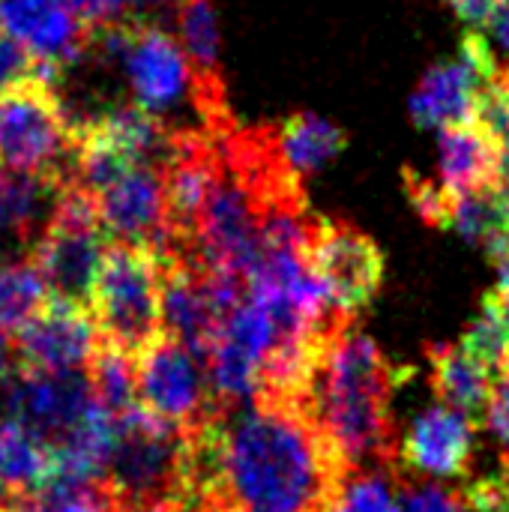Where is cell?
<instances>
[{
	"label": "cell",
	"mask_w": 509,
	"mask_h": 512,
	"mask_svg": "<svg viewBox=\"0 0 509 512\" xmlns=\"http://www.w3.org/2000/svg\"><path fill=\"white\" fill-rule=\"evenodd\" d=\"M90 48L99 51V60L120 66L132 105L162 123L168 114L189 105L198 126V78L177 33L153 18H135L93 30Z\"/></svg>",
	"instance_id": "obj_3"
},
{
	"label": "cell",
	"mask_w": 509,
	"mask_h": 512,
	"mask_svg": "<svg viewBox=\"0 0 509 512\" xmlns=\"http://www.w3.org/2000/svg\"><path fill=\"white\" fill-rule=\"evenodd\" d=\"M0 30L54 75L78 63L93 42V30L66 0H0Z\"/></svg>",
	"instance_id": "obj_13"
},
{
	"label": "cell",
	"mask_w": 509,
	"mask_h": 512,
	"mask_svg": "<svg viewBox=\"0 0 509 512\" xmlns=\"http://www.w3.org/2000/svg\"><path fill=\"white\" fill-rule=\"evenodd\" d=\"M483 423L492 429V435L507 447L509 453V357L492 375V396H489Z\"/></svg>",
	"instance_id": "obj_28"
},
{
	"label": "cell",
	"mask_w": 509,
	"mask_h": 512,
	"mask_svg": "<svg viewBox=\"0 0 509 512\" xmlns=\"http://www.w3.org/2000/svg\"><path fill=\"white\" fill-rule=\"evenodd\" d=\"M18 512H114V501H111L105 483L99 480L87 489L54 492V495H39V498L21 501Z\"/></svg>",
	"instance_id": "obj_23"
},
{
	"label": "cell",
	"mask_w": 509,
	"mask_h": 512,
	"mask_svg": "<svg viewBox=\"0 0 509 512\" xmlns=\"http://www.w3.org/2000/svg\"><path fill=\"white\" fill-rule=\"evenodd\" d=\"M75 15L90 27H108V24H120V21H135V18H147L144 9L150 6V0H66Z\"/></svg>",
	"instance_id": "obj_25"
},
{
	"label": "cell",
	"mask_w": 509,
	"mask_h": 512,
	"mask_svg": "<svg viewBox=\"0 0 509 512\" xmlns=\"http://www.w3.org/2000/svg\"><path fill=\"white\" fill-rule=\"evenodd\" d=\"M51 453L9 414H0V501L18 504L48 492Z\"/></svg>",
	"instance_id": "obj_17"
},
{
	"label": "cell",
	"mask_w": 509,
	"mask_h": 512,
	"mask_svg": "<svg viewBox=\"0 0 509 512\" xmlns=\"http://www.w3.org/2000/svg\"><path fill=\"white\" fill-rule=\"evenodd\" d=\"M9 510V504H3V501H0V512H6Z\"/></svg>",
	"instance_id": "obj_34"
},
{
	"label": "cell",
	"mask_w": 509,
	"mask_h": 512,
	"mask_svg": "<svg viewBox=\"0 0 509 512\" xmlns=\"http://www.w3.org/2000/svg\"><path fill=\"white\" fill-rule=\"evenodd\" d=\"M87 378L93 387L96 402L111 414V417H123L132 408H138V390H135V354L102 339V345L96 348L90 366H87Z\"/></svg>",
	"instance_id": "obj_19"
},
{
	"label": "cell",
	"mask_w": 509,
	"mask_h": 512,
	"mask_svg": "<svg viewBox=\"0 0 509 512\" xmlns=\"http://www.w3.org/2000/svg\"><path fill=\"white\" fill-rule=\"evenodd\" d=\"M486 30H489V36H492V42H495L501 51H507L509 54V0H498V3H495Z\"/></svg>",
	"instance_id": "obj_29"
},
{
	"label": "cell",
	"mask_w": 509,
	"mask_h": 512,
	"mask_svg": "<svg viewBox=\"0 0 509 512\" xmlns=\"http://www.w3.org/2000/svg\"><path fill=\"white\" fill-rule=\"evenodd\" d=\"M108 246L111 237L96 213L93 198L78 186L63 183L48 222L30 243L27 258L36 264L54 297L87 306Z\"/></svg>",
	"instance_id": "obj_6"
},
{
	"label": "cell",
	"mask_w": 509,
	"mask_h": 512,
	"mask_svg": "<svg viewBox=\"0 0 509 512\" xmlns=\"http://www.w3.org/2000/svg\"><path fill=\"white\" fill-rule=\"evenodd\" d=\"M48 297L51 291L30 258L0 261V327L15 333Z\"/></svg>",
	"instance_id": "obj_21"
},
{
	"label": "cell",
	"mask_w": 509,
	"mask_h": 512,
	"mask_svg": "<svg viewBox=\"0 0 509 512\" xmlns=\"http://www.w3.org/2000/svg\"><path fill=\"white\" fill-rule=\"evenodd\" d=\"M486 297H489L492 306L498 309V315H501V321H504V327H507L509 333V273H501L498 285H495Z\"/></svg>",
	"instance_id": "obj_32"
},
{
	"label": "cell",
	"mask_w": 509,
	"mask_h": 512,
	"mask_svg": "<svg viewBox=\"0 0 509 512\" xmlns=\"http://www.w3.org/2000/svg\"><path fill=\"white\" fill-rule=\"evenodd\" d=\"M96 213L114 243L147 246L159 255L171 252L168 198L162 165H135L93 195Z\"/></svg>",
	"instance_id": "obj_12"
},
{
	"label": "cell",
	"mask_w": 509,
	"mask_h": 512,
	"mask_svg": "<svg viewBox=\"0 0 509 512\" xmlns=\"http://www.w3.org/2000/svg\"><path fill=\"white\" fill-rule=\"evenodd\" d=\"M39 72H51V69H45L24 45H18L12 36H6L0 30V93L21 84V81H27V78H33V75H39Z\"/></svg>",
	"instance_id": "obj_26"
},
{
	"label": "cell",
	"mask_w": 509,
	"mask_h": 512,
	"mask_svg": "<svg viewBox=\"0 0 509 512\" xmlns=\"http://www.w3.org/2000/svg\"><path fill=\"white\" fill-rule=\"evenodd\" d=\"M438 132H441V138H438L441 180L438 183L453 198L498 183L504 147L477 120L453 123Z\"/></svg>",
	"instance_id": "obj_15"
},
{
	"label": "cell",
	"mask_w": 509,
	"mask_h": 512,
	"mask_svg": "<svg viewBox=\"0 0 509 512\" xmlns=\"http://www.w3.org/2000/svg\"><path fill=\"white\" fill-rule=\"evenodd\" d=\"M498 69L501 66L495 60L492 42L480 30H471L462 39L456 57L435 63L423 75L408 102L411 120L420 129H444L453 123L474 120L477 99L483 87L498 75Z\"/></svg>",
	"instance_id": "obj_10"
},
{
	"label": "cell",
	"mask_w": 509,
	"mask_h": 512,
	"mask_svg": "<svg viewBox=\"0 0 509 512\" xmlns=\"http://www.w3.org/2000/svg\"><path fill=\"white\" fill-rule=\"evenodd\" d=\"M489 255L498 264V273H509V222L507 228L501 231V237L495 240V246L489 249Z\"/></svg>",
	"instance_id": "obj_33"
},
{
	"label": "cell",
	"mask_w": 509,
	"mask_h": 512,
	"mask_svg": "<svg viewBox=\"0 0 509 512\" xmlns=\"http://www.w3.org/2000/svg\"><path fill=\"white\" fill-rule=\"evenodd\" d=\"M411 372L414 369L393 366L375 339L357 330V318L339 315L321 333L303 411L333 444L348 471L375 465L399 468L390 402Z\"/></svg>",
	"instance_id": "obj_2"
},
{
	"label": "cell",
	"mask_w": 509,
	"mask_h": 512,
	"mask_svg": "<svg viewBox=\"0 0 509 512\" xmlns=\"http://www.w3.org/2000/svg\"><path fill=\"white\" fill-rule=\"evenodd\" d=\"M405 192L414 204V210L432 225V228H450V210H453V195L426 177H420L414 168H405Z\"/></svg>",
	"instance_id": "obj_24"
},
{
	"label": "cell",
	"mask_w": 509,
	"mask_h": 512,
	"mask_svg": "<svg viewBox=\"0 0 509 512\" xmlns=\"http://www.w3.org/2000/svg\"><path fill=\"white\" fill-rule=\"evenodd\" d=\"M18 372V354H15V339L12 330L0 327V387Z\"/></svg>",
	"instance_id": "obj_30"
},
{
	"label": "cell",
	"mask_w": 509,
	"mask_h": 512,
	"mask_svg": "<svg viewBox=\"0 0 509 512\" xmlns=\"http://www.w3.org/2000/svg\"><path fill=\"white\" fill-rule=\"evenodd\" d=\"M306 255L339 315L357 318L372 306L384 285L381 246L348 222L315 216Z\"/></svg>",
	"instance_id": "obj_8"
},
{
	"label": "cell",
	"mask_w": 509,
	"mask_h": 512,
	"mask_svg": "<svg viewBox=\"0 0 509 512\" xmlns=\"http://www.w3.org/2000/svg\"><path fill=\"white\" fill-rule=\"evenodd\" d=\"M429 381L441 405L468 414L480 423L486 420L489 396H492V369L468 354L462 345H429Z\"/></svg>",
	"instance_id": "obj_16"
},
{
	"label": "cell",
	"mask_w": 509,
	"mask_h": 512,
	"mask_svg": "<svg viewBox=\"0 0 509 512\" xmlns=\"http://www.w3.org/2000/svg\"><path fill=\"white\" fill-rule=\"evenodd\" d=\"M480 423L447 405H435L417 414L408 435L399 441V468L453 480L468 474L477 453Z\"/></svg>",
	"instance_id": "obj_14"
},
{
	"label": "cell",
	"mask_w": 509,
	"mask_h": 512,
	"mask_svg": "<svg viewBox=\"0 0 509 512\" xmlns=\"http://www.w3.org/2000/svg\"><path fill=\"white\" fill-rule=\"evenodd\" d=\"M135 390L147 414L183 432L207 423L219 405L207 360L165 330L135 351Z\"/></svg>",
	"instance_id": "obj_7"
},
{
	"label": "cell",
	"mask_w": 509,
	"mask_h": 512,
	"mask_svg": "<svg viewBox=\"0 0 509 512\" xmlns=\"http://www.w3.org/2000/svg\"><path fill=\"white\" fill-rule=\"evenodd\" d=\"M18 369L27 372H87L102 333L90 306L48 297L15 333Z\"/></svg>",
	"instance_id": "obj_11"
},
{
	"label": "cell",
	"mask_w": 509,
	"mask_h": 512,
	"mask_svg": "<svg viewBox=\"0 0 509 512\" xmlns=\"http://www.w3.org/2000/svg\"><path fill=\"white\" fill-rule=\"evenodd\" d=\"M177 512H237L228 501H222L219 495L213 492H201V495H192L183 507Z\"/></svg>",
	"instance_id": "obj_31"
},
{
	"label": "cell",
	"mask_w": 509,
	"mask_h": 512,
	"mask_svg": "<svg viewBox=\"0 0 509 512\" xmlns=\"http://www.w3.org/2000/svg\"><path fill=\"white\" fill-rule=\"evenodd\" d=\"M276 141H279L285 162L300 177L321 171L348 147V135L339 126L321 120L318 114H306V111L285 117L276 126Z\"/></svg>",
	"instance_id": "obj_18"
},
{
	"label": "cell",
	"mask_w": 509,
	"mask_h": 512,
	"mask_svg": "<svg viewBox=\"0 0 509 512\" xmlns=\"http://www.w3.org/2000/svg\"><path fill=\"white\" fill-rule=\"evenodd\" d=\"M57 75L39 72L0 93V162L21 177L66 183L75 123L57 93Z\"/></svg>",
	"instance_id": "obj_4"
},
{
	"label": "cell",
	"mask_w": 509,
	"mask_h": 512,
	"mask_svg": "<svg viewBox=\"0 0 509 512\" xmlns=\"http://www.w3.org/2000/svg\"><path fill=\"white\" fill-rule=\"evenodd\" d=\"M195 495L237 512H330L348 465L303 408L255 396L219 402L189 432Z\"/></svg>",
	"instance_id": "obj_1"
},
{
	"label": "cell",
	"mask_w": 509,
	"mask_h": 512,
	"mask_svg": "<svg viewBox=\"0 0 509 512\" xmlns=\"http://www.w3.org/2000/svg\"><path fill=\"white\" fill-rule=\"evenodd\" d=\"M465 510V501L462 495H453L450 489L444 486H414V483H405L402 486V495H399V510L396 512H462Z\"/></svg>",
	"instance_id": "obj_27"
},
{
	"label": "cell",
	"mask_w": 509,
	"mask_h": 512,
	"mask_svg": "<svg viewBox=\"0 0 509 512\" xmlns=\"http://www.w3.org/2000/svg\"><path fill=\"white\" fill-rule=\"evenodd\" d=\"M509 222V195L495 183L453 198L450 228L462 234L471 246H483L486 252L495 246Z\"/></svg>",
	"instance_id": "obj_20"
},
{
	"label": "cell",
	"mask_w": 509,
	"mask_h": 512,
	"mask_svg": "<svg viewBox=\"0 0 509 512\" xmlns=\"http://www.w3.org/2000/svg\"><path fill=\"white\" fill-rule=\"evenodd\" d=\"M468 354H474L480 363H486L492 372L509 357V333L498 315V309L492 306L489 297H483L480 312L474 315L471 327L465 330L462 342H459Z\"/></svg>",
	"instance_id": "obj_22"
},
{
	"label": "cell",
	"mask_w": 509,
	"mask_h": 512,
	"mask_svg": "<svg viewBox=\"0 0 509 512\" xmlns=\"http://www.w3.org/2000/svg\"><path fill=\"white\" fill-rule=\"evenodd\" d=\"M87 372H27L18 369L3 384V414L33 432L48 453L63 447L96 414Z\"/></svg>",
	"instance_id": "obj_9"
},
{
	"label": "cell",
	"mask_w": 509,
	"mask_h": 512,
	"mask_svg": "<svg viewBox=\"0 0 509 512\" xmlns=\"http://www.w3.org/2000/svg\"><path fill=\"white\" fill-rule=\"evenodd\" d=\"M87 306L102 339L132 354L144 348L162 333V255L135 243H111Z\"/></svg>",
	"instance_id": "obj_5"
}]
</instances>
